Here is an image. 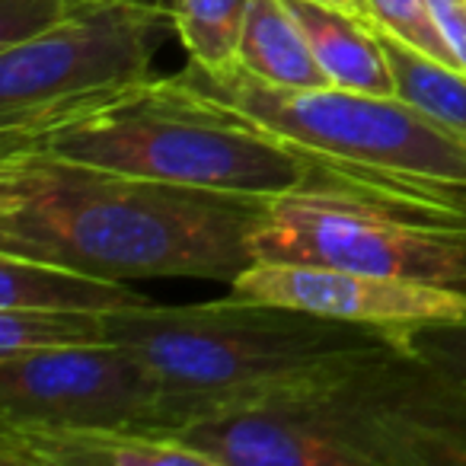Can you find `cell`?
Returning <instances> with one entry per match:
<instances>
[{"instance_id": "1", "label": "cell", "mask_w": 466, "mask_h": 466, "mask_svg": "<svg viewBox=\"0 0 466 466\" xmlns=\"http://www.w3.org/2000/svg\"><path fill=\"white\" fill-rule=\"evenodd\" d=\"M35 150L128 176L268 201H332L431 227H457L421 195L300 147L179 74L80 99L0 131V154ZM466 230V227H463Z\"/></svg>"}, {"instance_id": "2", "label": "cell", "mask_w": 466, "mask_h": 466, "mask_svg": "<svg viewBox=\"0 0 466 466\" xmlns=\"http://www.w3.org/2000/svg\"><path fill=\"white\" fill-rule=\"evenodd\" d=\"M176 438L211 466H466V323L409 329Z\"/></svg>"}, {"instance_id": "3", "label": "cell", "mask_w": 466, "mask_h": 466, "mask_svg": "<svg viewBox=\"0 0 466 466\" xmlns=\"http://www.w3.org/2000/svg\"><path fill=\"white\" fill-rule=\"evenodd\" d=\"M279 201L211 192L35 150L0 154V253L103 279L233 285Z\"/></svg>"}, {"instance_id": "4", "label": "cell", "mask_w": 466, "mask_h": 466, "mask_svg": "<svg viewBox=\"0 0 466 466\" xmlns=\"http://www.w3.org/2000/svg\"><path fill=\"white\" fill-rule=\"evenodd\" d=\"M109 332L160 377L173 434L192 421L259 406L396 336L233 294L116 313Z\"/></svg>"}, {"instance_id": "5", "label": "cell", "mask_w": 466, "mask_h": 466, "mask_svg": "<svg viewBox=\"0 0 466 466\" xmlns=\"http://www.w3.org/2000/svg\"><path fill=\"white\" fill-rule=\"evenodd\" d=\"M179 77L266 122L300 147L421 195L457 227H466V135H457L406 99L339 86H275L243 71L237 61L220 71H205L188 61Z\"/></svg>"}, {"instance_id": "6", "label": "cell", "mask_w": 466, "mask_h": 466, "mask_svg": "<svg viewBox=\"0 0 466 466\" xmlns=\"http://www.w3.org/2000/svg\"><path fill=\"white\" fill-rule=\"evenodd\" d=\"M173 20L135 0H80L48 33L0 48V131L150 77Z\"/></svg>"}, {"instance_id": "7", "label": "cell", "mask_w": 466, "mask_h": 466, "mask_svg": "<svg viewBox=\"0 0 466 466\" xmlns=\"http://www.w3.org/2000/svg\"><path fill=\"white\" fill-rule=\"evenodd\" d=\"M0 425L173 434L160 377L122 342L0 355Z\"/></svg>"}, {"instance_id": "8", "label": "cell", "mask_w": 466, "mask_h": 466, "mask_svg": "<svg viewBox=\"0 0 466 466\" xmlns=\"http://www.w3.org/2000/svg\"><path fill=\"white\" fill-rule=\"evenodd\" d=\"M256 262L345 268L466 288V230L332 201H279L256 233Z\"/></svg>"}, {"instance_id": "9", "label": "cell", "mask_w": 466, "mask_h": 466, "mask_svg": "<svg viewBox=\"0 0 466 466\" xmlns=\"http://www.w3.org/2000/svg\"><path fill=\"white\" fill-rule=\"evenodd\" d=\"M230 294L342 323L374 326L396 336L421 326L466 323V288L300 262H253L230 285Z\"/></svg>"}, {"instance_id": "10", "label": "cell", "mask_w": 466, "mask_h": 466, "mask_svg": "<svg viewBox=\"0 0 466 466\" xmlns=\"http://www.w3.org/2000/svg\"><path fill=\"white\" fill-rule=\"evenodd\" d=\"M4 466H211L176 434L0 425Z\"/></svg>"}, {"instance_id": "11", "label": "cell", "mask_w": 466, "mask_h": 466, "mask_svg": "<svg viewBox=\"0 0 466 466\" xmlns=\"http://www.w3.org/2000/svg\"><path fill=\"white\" fill-rule=\"evenodd\" d=\"M10 307H46V310L116 317V313L147 310V307H157V300L128 288V281L103 279V275L58 266V262L0 253V310H10Z\"/></svg>"}, {"instance_id": "12", "label": "cell", "mask_w": 466, "mask_h": 466, "mask_svg": "<svg viewBox=\"0 0 466 466\" xmlns=\"http://www.w3.org/2000/svg\"><path fill=\"white\" fill-rule=\"evenodd\" d=\"M285 7L298 20L332 86L370 96H396L393 71L370 23L313 0H285Z\"/></svg>"}, {"instance_id": "13", "label": "cell", "mask_w": 466, "mask_h": 466, "mask_svg": "<svg viewBox=\"0 0 466 466\" xmlns=\"http://www.w3.org/2000/svg\"><path fill=\"white\" fill-rule=\"evenodd\" d=\"M237 65L275 86H294V90L332 86L285 0L249 4L237 46Z\"/></svg>"}, {"instance_id": "14", "label": "cell", "mask_w": 466, "mask_h": 466, "mask_svg": "<svg viewBox=\"0 0 466 466\" xmlns=\"http://www.w3.org/2000/svg\"><path fill=\"white\" fill-rule=\"evenodd\" d=\"M370 29H374L377 42L390 61L396 96L421 109L425 116L438 118L457 135H466V74L460 67H451L431 55L419 52L390 29L374 26V23H370Z\"/></svg>"}, {"instance_id": "15", "label": "cell", "mask_w": 466, "mask_h": 466, "mask_svg": "<svg viewBox=\"0 0 466 466\" xmlns=\"http://www.w3.org/2000/svg\"><path fill=\"white\" fill-rule=\"evenodd\" d=\"M249 4L253 0H167L163 7L188 61L205 71H220L237 61Z\"/></svg>"}, {"instance_id": "16", "label": "cell", "mask_w": 466, "mask_h": 466, "mask_svg": "<svg viewBox=\"0 0 466 466\" xmlns=\"http://www.w3.org/2000/svg\"><path fill=\"white\" fill-rule=\"evenodd\" d=\"M112 342L106 313L46 310V307H10L0 310V355L20 351L80 349Z\"/></svg>"}, {"instance_id": "17", "label": "cell", "mask_w": 466, "mask_h": 466, "mask_svg": "<svg viewBox=\"0 0 466 466\" xmlns=\"http://www.w3.org/2000/svg\"><path fill=\"white\" fill-rule=\"evenodd\" d=\"M368 7L374 26L390 29V33L400 35L409 46H415L419 52L457 67L451 48H447V42L441 39L438 26H434L428 0H368Z\"/></svg>"}, {"instance_id": "18", "label": "cell", "mask_w": 466, "mask_h": 466, "mask_svg": "<svg viewBox=\"0 0 466 466\" xmlns=\"http://www.w3.org/2000/svg\"><path fill=\"white\" fill-rule=\"evenodd\" d=\"M80 0H0V48H14L58 26Z\"/></svg>"}, {"instance_id": "19", "label": "cell", "mask_w": 466, "mask_h": 466, "mask_svg": "<svg viewBox=\"0 0 466 466\" xmlns=\"http://www.w3.org/2000/svg\"><path fill=\"white\" fill-rule=\"evenodd\" d=\"M431 20L447 42L457 67L466 74V0H428Z\"/></svg>"}, {"instance_id": "20", "label": "cell", "mask_w": 466, "mask_h": 466, "mask_svg": "<svg viewBox=\"0 0 466 466\" xmlns=\"http://www.w3.org/2000/svg\"><path fill=\"white\" fill-rule=\"evenodd\" d=\"M313 4H323V7L342 10V14L358 16V20L370 23V7H368V0H313Z\"/></svg>"}, {"instance_id": "21", "label": "cell", "mask_w": 466, "mask_h": 466, "mask_svg": "<svg viewBox=\"0 0 466 466\" xmlns=\"http://www.w3.org/2000/svg\"><path fill=\"white\" fill-rule=\"evenodd\" d=\"M135 4H147V7H163L167 0H135ZM163 10H167V7H163Z\"/></svg>"}]
</instances>
